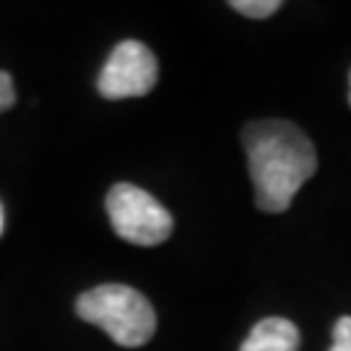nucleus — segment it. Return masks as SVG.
I'll return each instance as SVG.
<instances>
[{"instance_id": "f257e3e1", "label": "nucleus", "mask_w": 351, "mask_h": 351, "mask_svg": "<svg viewBox=\"0 0 351 351\" xmlns=\"http://www.w3.org/2000/svg\"><path fill=\"white\" fill-rule=\"evenodd\" d=\"M242 143L255 206L265 213H284L317 169L313 141L287 120H258L242 130Z\"/></svg>"}, {"instance_id": "f03ea898", "label": "nucleus", "mask_w": 351, "mask_h": 351, "mask_svg": "<svg viewBox=\"0 0 351 351\" xmlns=\"http://www.w3.org/2000/svg\"><path fill=\"white\" fill-rule=\"evenodd\" d=\"M75 313L125 349H138L156 333V313L151 302L138 289L125 284H101L84 291L75 302Z\"/></svg>"}, {"instance_id": "7ed1b4c3", "label": "nucleus", "mask_w": 351, "mask_h": 351, "mask_svg": "<svg viewBox=\"0 0 351 351\" xmlns=\"http://www.w3.org/2000/svg\"><path fill=\"white\" fill-rule=\"evenodd\" d=\"M107 216L117 237L141 247L162 245L175 229L172 213L151 193L130 182H117L107 193Z\"/></svg>"}, {"instance_id": "20e7f679", "label": "nucleus", "mask_w": 351, "mask_h": 351, "mask_svg": "<svg viewBox=\"0 0 351 351\" xmlns=\"http://www.w3.org/2000/svg\"><path fill=\"white\" fill-rule=\"evenodd\" d=\"M159 81L156 55L138 39L120 42L101 68L97 88L104 99L146 97Z\"/></svg>"}, {"instance_id": "39448f33", "label": "nucleus", "mask_w": 351, "mask_h": 351, "mask_svg": "<svg viewBox=\"0 0 351 351\" xmlns=\"http://www.w3.org/2000/svg\"><path fill=\"white\" fill-rule=\"evenodd\" d=\"M300 330L287 317H265L250 330L239 351H300Z\"/></svg>"}, {"instance_id": "423d86ee", "label": "nucleus", "mask_w": 351, "mask_h": 351, "mask_svg": "<svg viewBox=\"0 0 351 351\" xmlns=\"http://www.w3.org/2000/svg\"><path fill=\"white\" fill-rule=\"evenodd\" d=\"M229 5L247 19H268L281 8L278 0H232Z\"/></svg>"}, {"instance_id": "0eeeda50", "label": "nucleus", "mask_w": 351, "mask_h": 351, "mask_svg": "<svg viewBox=\"0 0 351 351\" xmlns=\"http://www.w3.org/2000/svg\"><path fill=\"white\" fill-rule=\"evenodd\" d=\"M330 351H351V315L339 317L333 326V346Z\"/></svg>"}, {"instance_id": "6e6552de", "label": "nucleus", "mask_w": 351, "mask_h": 351, "mask_svg": "<svg viewBox=\"0 0 351 351\" xmlns=\"http://www.w3.org/2000/svg\"><path fill=\"white\" fill-rule=\"evenodd\" d=\"M16 104V88H13V78L5 71H0V112Z\"/></svg>"}, {"instance_id": "1a4fd4ad", "label": "nucleus", "mask_w": 351, "mask_h": 351, "mask_svg": "<svg viewBox=\"0 0 351 351\" xmlns=\"http://www.w3.org/2000/svg\"><path fill=\"white\" fill-rule=\"evenodd\" d=\"M3 226H5V216H3V206H0V234H3Z\"/></svg>"}, {"instance_id": "9d476101", "label": "nucleus", "mask_w": 351, "mask_h": 351, "mask_svg": "<svg viewBox=\"0 0 351 351\" xmlns=\"http://www.w3.org/2000/svg\"><path fill=\"white\" fill-rule=\"evenodd\" d=\"M349 88H351V78H349ZM349 104H351V94H349Z\"/></svg>"}]
</instances>
